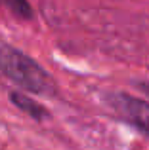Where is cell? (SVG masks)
<instances>
[{
	"label": "cell",
	"instance_id": "6da1fadb",
	"mask_svg": "<svg viewBox=\"0 0 149 150\" xmlns=\"http://www.w3.org/2000/svg\"><path fill=\"white\" fill-rule=\"evenodd\" d=\"M0 72L29 93L52 97L57 91L54 78L34 59L8 44H0Z\"/></svg>",
	"mask_w": 149,
	"mask_h": 150
},
{
	"label": "cell",
	"instance_id": "7a4b0ae2",
	"mask_svg": "<svg viewBox=\"0 0 149 150\" xmlns=\"http://www.w3.org/2000/svg\"><path fill=\"white\" fill-rule=\"evenodd\" d=\"M107 103L120 118L130 122L134 127L149 137V103L126 93H111Z\"/></svg>",
	"mask_w": 149,
	"mask_h": 150
},
{
	"label": "cell",
	"instance_id": "3957f363",
	"mask_svg": "<svg viewBox=\"0 0 149 150\" xmlns=\"http://www.w3.org/2000/svg\"><path fill=\"white\" fill-rule=\"evenodd\" d=\"M10 101L14 103V105L21 110V112H25L27 116H31L33 120H37V122H42V120H46V118H48V110H46L40 103H37L34 99H31L27 93L11 91L10 93Z\"/></svg>",
	"mask_w": 149,
	"mask_h": 150
},
{
	"label": "cell",
	"instance_id": "277c9868",
	"mask_svg": "<svg viewBox=\"0 0 149 150\" xmlns=\"http://www.w3.org/2000/svg\"><path fill=\"white\" fill-rule=\"evenodd\" d=\"M0 8L8 10L17 19H31V15H33V10L27 0H0Z\"/></svg>",
	"mask_w": 149,
	"mask_h": 150
}]
</instances>
